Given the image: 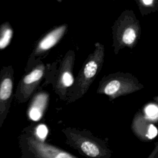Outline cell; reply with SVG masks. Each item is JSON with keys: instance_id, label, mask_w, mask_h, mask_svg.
I'll use <instances>...</instances> for the list:
<instances>
[{"instance_id": "4", "label": "cell", "mask_w": 158, "mask_h": 158, "mask_svg": "<svg viewBox=\"0 0 158 158\" xmlns=\"http://www.w3.org/2000/svg\"><path fill=\"white\" fill-rule=\"evenodd\" d=\"M48 96L46 94H40L36 96L29 109L30 118L34 120H39L43 116V111L46 107Z\"/></svg>"}, {"instance_id": "2", "label": "cell", "mask_w": 158, "mask_h": 158, "mask_svg": "<svg viewBox=\"0 0 158 158\" xmlns=\"http://www.w3.org/2000/svg\"><path fill=\"white\" fill-rule=\"evenodd\" d=\"M29 144L37 158H77L69 152L34 139L29 141Z\"/></svg>"}, {"instance_id": "5", "label": "cell", "mask_w": 158, "mask_h": 158, "mask_svg": "<svg viewBox=\"0 0 158 158\" xmlns=\"http://www.w3.org/2000/svg\"><path fill=\"white\" fill-rule=\"evenodd\" d=\"M98 69V62L96 59H93L88 60V62L85 64L83 70L81 85L82 84L84 85L86 82L92 78L96 75Z\"/></svg>"}, {"instance_id": "6", "label": "cell", "mask_w": 158, "mask_h": 158, "mask_svg": "<svg viewBox=\"0 0 158 158\" xmlns=\"http://www.w3.org/2000/svg\"><path fill=\"white\" fill-rule=\"evenodd\" d=\"M13 83L10 78H5L0 83V101L7 100L11 96Z\"/></svg>"}, {"instance_id": "1", "label": "cell", "mask_w": 158, "mask_h": 158, "mask_svg": "<svg viewBox=\"0 0 158 158\" xmlns=\"http://www.w3.org/2000/svg\"><path fill=\"white\" fill-rule=\"evenodd\" d=\"M78 145L82 152L93 158H110L111 151L106 145L100 141L87 138H80Z\"/></svg>"}, {"instance_id": "10", "label": "cell", "mask_w": 158, "mask_h": 158, "mask_svg": "<svg viewBox=\"0 0 158 158\" xmlns=\"http://www.w3.org/2000/svg\"><path fill=\"white\" fill-rule=\"evenodd\" d=\"M136 38V33L133 28L127 29L123 33L122 36L123 41L127 44H130L133 43Z\"/></svg>"}, {"instance_id": "15", "label": "cell", "mask_w": 158, "mask_h": 158, "mask_svg": "<svg viewBox=\"0 0 158 158\" xmlns=\"http://www.w3.org/2000/svg\"><path fill=\"white\" fill-rule=\"evenodd\" d=\"M143 3H144L145 5H149L153 2L152 0H143Z\"/></svg>"}, {"instance_id": "14", "label": "cell", "mask_w": 158, "mask_h": 158, "mask_svg": "<svg viewBox=\"0 0 158 158\" xmlns=\"http://www.w3.org/2000/svg\"><path fill=\"white\" fill-rule=\"evenodd\" d=\"M157 128L152 124H150L149 125L148 129V139H152L154 138L157 135Z\"/></svg>"}, {"instance_id": "8", "label": "cell", "mask_w": 158, "mask_h": 158, "mask_svg": "<svg viewBox=\"0 0 158 158\" xmlns=\"http://www.w3.org/2000/svg\"><path fill=\"white\" fill-rule=\"evenodd\" d=\"M13 31L9 27L4 28L0 35V49L6 48L9 44L12 37Z\"/></svg>"}, {"instance_id": "9", "label": "cell", "mask_w": 158, "mask_h": 158, "mask_svg": "<svg viewBox=\"0 0 158 158\" xmlns=\"http://www.w3.org/2000/svg\"><path fill=\"white\" fill-rule=\"evenodd\" d=\"M120 87V83L117 80L110 81L104 88V93L107 95H111L116 93Z\"/></svg>"}, {"instance_id": "7", "label": "cell", "mask_w": 158, "mask_h": 158, "mask_svg": "<svg viewBox=\"0 0 158 158\" xmlns=\"http://www.w3.org/2000/svg\"><path fill=\"white\" fill-rule=\"evenodd\" d=\"M43 75V68L38 67L33 70L29 74L27 75L23 80V84L27 86H31L38 81Z\"/></svg>"}, {"instance_id": "12", "label": "cell", "mask_w": 158, "mask_h": 158, "mask_svg": "<svg viewBox=\"0 0 158 158\" xmlns=\"http://www.w3.org/2000/svg\"><path fill=\"white\" fill-rule=\"evenodd\" d=\"M36 135L40 139H43L46 137L48 135V128L45 125L41 124L38 125V127L36 128Z\"/></svg>"}, {"instance_id": "16", "label": "cell", "mask_w": 158, "mask_h": 158, "mask_svg": "<svg viewBox=\"0 0 158 158\" xmlns=\"http://www.w3.org/2000/svg\"><path fill=\"white\" fill-rule=\"evenodd\" d=\"M151 158H158V152L154 154V156Z\"/></svg>"}, {"instance_id": "13", "label": "cell", "mask_w": 158, "mask_h": 158, "mask_svg": "<svg viewBox=\"0 0 158 158\" xmlns=\"http://www.w3.org/2000/svg\"><path fill=\"white\" fill-rule=\"evenodd\" d=\"M145 111L147 115L149 117H155L158 113V108L156 106L151 104L146 107Z\"/></svg>"}, {"instance_id": "11", "label": "cell", "mask_w": 158, "mask_h": 158, "mask_svg": "<svg viewBox=\"0 0 158 158\" xmlns=\"http://www.w3.org/2000/svg\"><path fill=\"white\" fill-rule=\"evenodd\" d=\"M73 77L72 74L69 72H64L61 77L62 85L65 87H69L73 83Z\"/></svg>"}, {"instance_id": "3", "label": "cell", "mask_w": 158, "mask_h": 158, "mask_svg": "<svg viewBox=\"0 0 158 158\" xmlns=\"http://www.w3.org/2000/svg\"><path fill=\"white\" fill-rule=\"evenodd\" d=\"M65 30L66 25H62L50 31L39 43L38 51L43 52L53 47L62 38Z\"/></svg>"}]
</instances>
